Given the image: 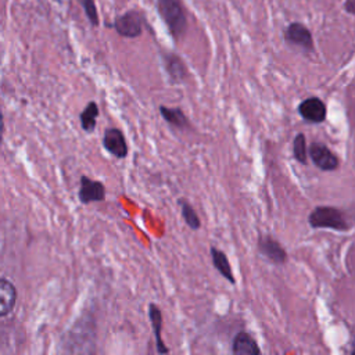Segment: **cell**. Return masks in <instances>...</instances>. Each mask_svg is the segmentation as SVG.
<instances>
[{"mask_svg":"<svg viewBox=\"0 0 355 355\" xmlns=\"http://www.w3.org/2000/svg\"><path fill=\"white\" fill-rule=\"evenodd\" d=\"M161 18L168 26L173 39H180L187 29V17L180 0H157Z\"/></svg>","mask_w":355,"mask_h":355,"instance_id":"1","label":"cell"},{"mask_svg":"<svg viewBox=\"0 0 355 355\" xmlns=\"http://www.w3.org/2000/svg\"><path fill=\"white\" fill-rule=\"evenodd\" d=\"M308 222L313 229H333L338 232H347L348 223L344 219V215L340 209L334 207L320 205L313 208L308 216Z\"/></svg>","mask_w":355,"mask_h":355,"instance_id":"2","label":"cell"},{"mask_svg":"<svg viewBox=\"0 0 355 355\" xmlns=\"http://www.w3.org/2000/svg\"><path fill=\"white\" fill-rule=\"evenodd\" d=\"M312 162L322 171H334L338 168L337 155L323 143H312L308 148Z\"/></svg>","mask_w":355,"mask_h":355,"instance_id":"3","label":"cell"},{"mask_svg":"<svg viewBox=\"0 0 355 355\" xmlns=\"http://www.w3.org/2000/svg\"><path fill=\"white\" fill-rule=\"evenodd\" d=\"M78 198L82 204L100 202L105 200V186L100 180L90 179L89 176H80Z\"/></svg>","mask_w":355,"mask_h":355,"instance_id":"4","label":"cell"},{"mask_svg":"<svg viewBox=\"0 0 355 355\" xmlns=\"http://www.w3.org/2000/svg\"><path fill=\"white\" fill-rule=\"evenodd\" d=\"M284 39L287 43L297 46L305 51L313 50V39L311 31L301 22H291L284 31Z\"/></svg>","mask_w":355,"mask_h":355,"instance_id":"5","label":"cell"},{"mask_svg":"<svg viewBox=\"0 0 355 355\" xmlns=\"http://www.w3.org/2000/svg\"><path fill=\"white\" fill-rule=\"evenodd\" d=\"M114 28L121 36L125 37H136L141 35V18L136 11H128L115 18Z\"/></svg>","mask_w":355,"mask_h":355,"instance_id":"6","label":"cell"},{"mask_svg":"<svg viewBox=\"0 0 355 355\" xmlns=\"http://www.w3.org/2000/svg\"><path fill=\"white\" fill-rule=\"evenodd\" d=\"M300 115L312 123H320L326 119L327 108L319 97H308L298 105Z\"/></svg>","mask_w":355,"mask_h":355,"instance_id":"7","label":"cell"},{"mask_svg":"<svg viewBox=\"0 0 355 355\" xmlns=\"http://www.w3.org/2000/svg\"><path fill=\"white\" fill-rule=\"evenodd\" d=\"M103 146L115 158H125L128 155V144L125 136L116 128H110L105 130L103 137Z\"/></svg>","mask_w":355,"mask_h":355,"instance_id":"8","label":"cell"},{"mask_svg":"<svg viewBox=\"0 0 355 355\" xmlns=\"http://www.w3.org/2000/svg\"><path fill=\"white\" fill-rule=\"evenodd\" d=\"M258 250L263 257H266L273 263L282 265L287 261L286 250L277 240H275L270 236H262L258 240Z\"/></svg>","mask_w":355,"mask_h":355,"instance_id":"9","label":"cell"},{"mask_svg":"<svg viewBox=\"0 0 355 355\" xmlns=\"http://www.w3.org/2000/svg\"><path fill=\"white\" fill-rule=\"evenodd\" d=\"M233 355H261V349L255 338L247 331H239L232 343Z\"/></svg>","mask_w":355,"mask_h":355,"instance_id":"10","label":"cell"},{"mask_svg":"<svg viewBox=\"0 0 355 355\" xmlns=\"http://www.w3.org/2000/svg\"><path fill=\"white\" fill-rule=\"evenodd\" d=\"M148 316H150V322H151V327H153V333L155 337V349L159 355H166L169 352L166 344L164 343L162 337H161V327H162V313L161 309L157 306V304L151 302L148 305Z\"/></svg>","mask_w":355,"mask_h":355,"instance_id":"11","label":"cell"},{"mask_svg":"<svg viewBox=\"0 0 355 355\" xmlns=\"http://www.w3.org/2000/svg\"><path fill=\"white\" fill-rule=\"evenodd\" d=\"M17 301L15 286L6 277L0 279V316L6 318L14 309Z\"/></svg>","mask_w":355,"mask_h":355,"instance_id":"12","label":"cell"},{"mask_svg":"<svg viewBox=\"0 0 355 355\" xmlns=\"http://www.w3.org/2000/svg\"><path fill=\"white\" fill-rule=\"evenodd\" d=\"M209 255H211L212 263H214L215 269L219 272V275L222 277H225L230 284H234L236 277L233 275V270H232V266H230V262H229L226 254L223 251L218 250L216 247L211 245L209 247Z\"/></svg>","mask_w":355,"mask_h":355,"instance_id":"13","label":"cell"},{"mask_svg":"<svg viewBox=\"0 0 355 355\" xmlns=\"http://www.w3.org/2000/svg\"><path fill=\"white\" fill-rule=\"evenodd\" d=\"M164 61H165V69L169 73V76L175 80V82H183L187 78V69L183 64V61L175 55V54H165L164 55Z\"/></svg>","mask_w":355,"mask_h":355,"instance_id":"14","label":"cell"},{"mask_svg":"<svg viewBox=\"0 0 355 355\" xmlns=\"http://www.w3.org/2000/svg\"><path fill=\"white\" fill-rule=\"evenodd\" d=\"M159 112H161L162 118L169 125H172L175 128L184 129L189 126V121L180 108H169V107L162 105V107H159Z\"/></svg>","mask_w":355,"mask_h":355,"instance_id":"15","label":"cell"},{"mask_svg":"<svg viewBox=\"0 0 355 355\" xmlns=\"http://www.w3.org/2000/svg\"><path fill=\"white\" fill-rule=\"evenodd\" d=\"M98 116V107L94 101H90L80 114V125L85 132H93L96 128V121Z\"/></svg>","mask_w":355,"mask_h":355,"instance_id":"16","label":"cell"},{"mask_svg":"<svg viewBox=\"0 0 355 355\" xmlns=\"http://www.w3.org/2000/svg\"><path fill=\"white\" fill-rule=\"evenodd\" d=\"M178 204L180 205V209H182V216L186 222V225L191 229V230H198L200 226H201V220L197 215V212L194 211V208L191 207V204L186 200H182L179 198L178 200Z\"/></svg>","mask_w":355,"mask_h":355,"instance_id":"17","label":"cell"},{"mask_svg":"<svg viewBox=\"0 0 355 355\" xmlns=\"http://www.w3.org/2000/svg\"><path fill=\"white\" fill-rule=\"evenodd\" d=\"M293 154H294V158L300 162V164H306L308 162V148H306V139H305V135L302 133H298L295 137H294V141H293Z\"/></svg>","mask_w":355,"mask_h":355,"instance_id":"18","label":"cell"},{"mask_svg":"<svg viewBox=\"0 0 355 355\" xmlns=\"http://www.w3.org/2000/svg\"><path fill=\"white\" fill-rule=\"evenodd\" d=\"M79 3L82 4L85 14L87 17V19L90 21V24L93 26L98 25V14H97V8L94 4V0H79Z\"/></svg>","mask_w":355,"mask_h":355,"instance_id":"19","label":"cell"},{"mask_svg":"<svg viewBox=\"0 0 355 355\" xmlns=\"http://www.w3.org/2000/svg\"><path fill=\"white\" fill-rule=\"evenodd\" d=\"M344 10L355 17V0H345L344 1Z\"/></svg>","mask_w":355,"mask_h":355,"instance_id":"20","label":"cell"},{"mask_svg":"<svg viewBox=\"0 0 355 355\" xmlns=\"http://www.w3.org/2000/svg\"><path fill=\"white\" fill-rule=\"evenodd\" d=\"M351 355H355V348H354V351L351 352Z\"/></svg>","mask_w":355,"mask_h":355,"instance_id":"21","label":"cell"},{"mask_svg":"<svg viewBox=\"0 0 355 355\" xmlns=\"http://www.w3.org/2000/svg\"><path fill=\"white\" fill-rule=\"evenodd\" d=\"M354 348H355V340H354Z\"/></svg>","mask_w":355,"mask_h":355,"instance_id":"22","label":"cell"}]
</instances>
